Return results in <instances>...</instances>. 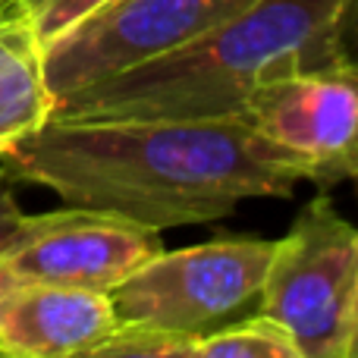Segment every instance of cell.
I'll return each mask as SVG.
<instances>
[{
  "instance_id": "1",
  "label": "cell",
  "mask_w": 358,
  "mask_h": 358,
  "mask_svg": "<svg viewBox=\"0 0 358 358\" xmlns=\"http://www.w3.org/2000/svg\"><path fill=\"white\" fill-rule=\"evenodd\" d=\"M6 176L66 204L107 210L157 233L210 223L242 201L286 198L302 179L242 120L50 117L0 157Z\"/></svg>"
},
{
  "instance_id": "2",
  "label": "cell",
  "mask_w": 358,
  "mask_h": 358,
  "mask_svg": "<svg viewBox=\"0 0 358 358\" xmlns=\"http://www.w3.org/2000/svg\"><path fill=\"white\" fill-rule=\"evenodd\" d=\"M352 0H252L182 48L57 101V117H236L255 85L343 60Z\"/></svg>"
},
{
  "instance_id": "3",
  "label": "cell",
  "mask_w": 358,
  "mask_h": 358,
  "mask_svg": "<svg viewBox=\"0 0 358 358\" xmlns=\"http://www.w3.org/2000/svg\"><path fill=\"white\" fill-rule=\"evenodd\" d=\"M258 311L277 321L305 358H355L358 233L317 192L273 239Z\"/></svg>"
},
{
  "instance_id": "4",
  "label": "cell",
  "mask_w": 358,
  "mask_h": 358,
  "mask_svg": "<svg viewBox=\"0 0 358 358\" xmlns=\"http://www.w3.org/2000/svg\"><path fill=\"white\" fill-rule=\"evenodd\" d=\"M273 239L223 236L148 258L110 289L117 321L201 340L258 311Z\"/></svg>"
},
{
  "instance_id": "5",
  "label": "cell",
  "mask_w": 358,
  "mask_h": 358,
  "mask_svg": "<svg viewBox=\"0 0 358 358\" xmlns=\"http://www.w3.org/2000/svg\"><path fill=\"white\" fill-rule=\"evenodd\" d=\"M236 120L299 179L330 189L358 170V85L349 57L277 73L252 88Z\"/></svg>"
},
{
  "instance_id": "6",
  "label": "cell",
  "mask_w": 358,
  "mask_h": 358,
  "mask_svg": "<svg viewBox=\"0 0 358 358\" xmlns=\"http://www.w3.org/2000/svg\"><path fill=\"white\" fill-rule=\"evenodd\" d=\"M252 0H107L41 48L57 101L182 48Z\"/></svg>"
},
{
  "instance_id": "7",
  "label": "cell",
  "mask_w": 358,
  "mask_h": 358,
  "mask_svg": "<svg viewBox=\"0 0 358 358\" xmlns=\"http://www.w3.org/2000/svg\"><path fill=\"white\" fill-rule=\"evenodd\" d=\"M161 248L157 229L66 204L48 214H22L19 229L0 252V264L16 280L110 292Z\"/></svg>"
},
{
  "instance_id": "8",
  "label": "cell",
  "mask_w": 358,
  "mask_h": 358,
  "mask_svg": "<svg viewBox=\"0 0 358 358\" xmlns=\"http://www.w3.org/2000/svg\"><path fill=\"white\" fill-rule=\"evenodd\" d=\"M117 324L110 292L16 280L0 289V352L69 358Z\"/></svg>"
},
{
  "instance_id": "9",
  "label": "cell",
  "mask_w": 358,
  "mask_h": 358,
  "mask_svg": "<svg viewBox=\"0 0 358 358\" xmlns=\"http://www.w3.org/2000/svg\"><path fill=\"white\" fill-rule=\"evenodd\" d=\"M54 107L41 41L13 3L0 10V157L35 136L54 117Z\"/></svg>"
},
{
  "instance_id": "10",
  "label": "cell",
  "mask_w": 358,
  "mask_h": 358,
  "mask_svg": "<svg viewBox=\"0 0 358 358\" xmlns=\"http://www.w3.org/2000/svg\"><path fill=\"white\" fill-rule=\"evenodd\" d=\"M189 358H305V352L277 321L255 311L201 340H192Z\"/></svg>"
},
{
  "instance_id": "11",
  "label": "cell",
  "mask_w": 358,
  "mask_h": 358,
  "mask_svg": "<svg viewBox=\"0 0 358 358\" xmlns=\"http://www.w3.org/2000/svg\"><path fill=\"white\" fill-rule=\"evenodd\" d=\"M192 340L145 327V324L117 321L104 336L88 343L69 358H189Z\"/></svg>"
},
{
  "instance_id": "12",
  "label": "cell",
  "mask_w": 358,
  "mask_h": 358,
  "mask_svg": "<svg viewBox=\"0 0 358 358\" xmlns=\"http://www.w3.org/2000/svg\"><path fill=\"white\" fill-rule=\"evenodd\" d=\"M101 3H107V0H16L19 13L29 19L41 48L60 38L66 29H73L79 19L94 13Z\"/></svg>"
},
{
  "instance_id": "13",
  "label": "cell",
  "mask_w": 358,
  "mask_h": 358,
  "mask_svg": "<svg viewBox=\"0 0 358 358\" xmlns=\"http://www.w3.org/2000/svg\"><path fill=\"white\" fill-rule=\"evenodd\" d=\"M25 210L19 208L16 195L10 189V179H6L3 167H0V252L6 248V242L13 239V233L19 229V220H22Z\"/></svg>"
},
{
  "instance_id": "14",
  "label": "cell",
  "mask_w": 358,
  "mask_h": 358,
  "mask_svg": "<svg viewBox=\"0 0 358 358\" xmlns=\"http://www.w3.org/2000/svg\"><path fill=\"white\" fill-rule=\"evenodd\" d=\"M6 283H10V273H6V271H3V264H0V289H3Z\"/></svg>"
},
{
  "instance_id": "15",
  "label": "cell",
  "mask_w": 358,
  "mask_h": 358,
  "mask_svg": "<svg viewBox=\"0 0 358 358\" xmlns=\"http://www.w3.org/2000/svg\"><path fill=\"white\" fill-rule=\"evenodd\" d=\"M16 0H0V10H6V6H13Z\"/></svg>"
},
{
  "instance_id": "16",
  "label": "cell",
  "mask_w": 358,
  "mask_h": 358,
  "mask_svg": "<svg viewBox=\"0 0 358 358\" xmlns=\"http://www.w3.org/2000/svg\"><path fill=\"white\" fill-rule=\"evenodd\" d=\"M0 358H13V355H3V352H0Z\"/></svg>"
}]
</instances>
